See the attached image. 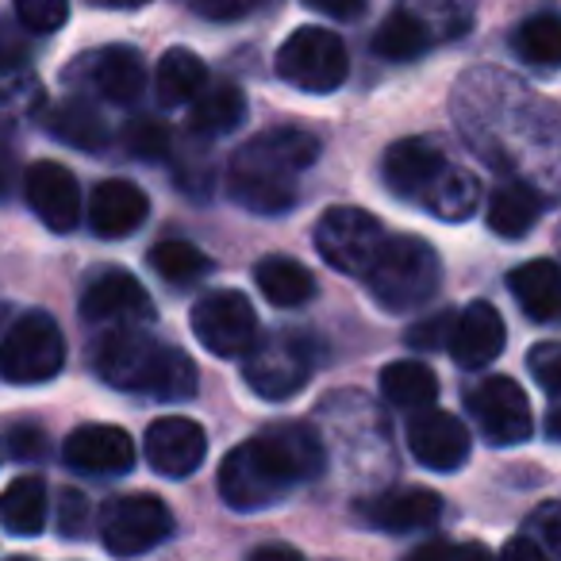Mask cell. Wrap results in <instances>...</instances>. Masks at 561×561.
I'll return each instance as SVG.
<instances>
[{"label":"cell","instance_id":"obj_1","mask_svg":"<svg viewBox=\"0 0 561 561\" xmlns=\"http://www.w3.org/2000/svg\"><path fill=\"white\" fill-rule=\"evenodd\" d=\"M328 466V446L308 423H270L262 435L239 443L219 466V496L234 512H265L312 481Z\"/></svg>","mask_w":561,"mask_h":561},{"label":"cell","instance_id":"obj_2","mask_svg":"<svg viewBox=\"0 0 561 561\" xmlns=\"http://www.w3.org/2000/svg\"><path fill=\"white\" fill-rule=\"evenodd\" d=\"M320 158V139L300 127H270L234 150L227 193L239 208L280 216L297 204V178Z\"/></svg>","mask_w":561,"mask_h":561},{"label":"cell","instance_id":"obj_3","mask_svg":"<svg viewBox=\"0 0 561 561\" xmlns=\"http://www.w3.org/2000/svg\"><path fill=\"white\" fill-rule=\"evenodd\" d=\"M93 369L112 389L150 400H188L196 392V377H201L188 354L135 328L108 331L93 346Z\"/></svg>","mask_w":561,"mask_h":561},{"label":"cell","instance_id":"obj_4","mask_svg":"<svg viewBox=\"0 0 561 561\" xmlns=\"http://www.w3.org/2000/svg\"><path fill=\"white\" fill-rule=\"evenodd\" d=\"M443 265L427 239L420 234H389L381 254L366 270L369 297L385 312H415L438 293Z\"/></svg>","mask_w":561,"mask_h":561},{"label":"cell","instance_id":"obj_5","mask_svg":"<svg viewBox=\"0 0 561 561\" xmlns=\"http://www.w3.org/2000/svg\"><path fill=\"white\" fill-rule=\"evenodd\" d=\"M316 339L305 331H273L247 354V385L262 400H289L308 385L316 369Z\"/></svg>","mask_w":561,"mask_h":561},{"label":"cell","instance_id":"obj_6","mask_svg":"<svg viewBox=\"0 0 561 561\" xmlns=\"http://www.w3.org/2000/svg\"><path fill=\"white\" fill-rule=\"evenodd\" d=\"M346 73H351V55L331 27H297L277 50V78L300 93H335Z\"/></svg>","mask_w":561,"mask_h":561},{"label":"cell","instance_id":"obj_7","mask_svg":"<svg viewBox=\"0 0 561 561\" xmlns=\"http://www.w3.org/2000/svg\"><path fill=\"white\" fill-rule=\"evenodd\" d=\"M66 366L62 328L47 312H27L0 339V377L12 385H43Z\"/></svg>","mask_w":561,"mask_h":561},{"label":"cell","instance_id":"obj_8","mask_svg":"<svg viewBox=\"0 0 561 561\" xmlns=\"http://www.w3.org/2000/svg\"><path fill=\"white\" fill-rule=\"evenodd\" d=\"M173 535V512L162 496L131 492L101 512V542L112 558H142Z\"/></svg>","mask_w":561,"mask_h":561},{"label":"cell","instance_id":"obj_9","mask_svg":"<svg viewBox=\"0 0 561 561\" xmlns=\"http://www.w3.org/2000/svg\"><path fill=\"white\" fill-rule=\"evenodd\" d=\"M385 239H389L385 224L366 208H328L316 224V250L323 254V262L351 277H366Z\"/></svg>","mask_w":561,"mask_h":561},{"label":"cell","instance_id":"obj_10","mask_svg":"<svg viewBox=\"0 0 561 561\" xmlns=\"http://www.w3.org/2000/svg\"><path fill=\"white\" fill-rule=\"evenodd\" d=\"M193 335L201 339V346L216 358H247L250 346L257 343V316L242 293L219 289L208 293L193 305L188 312Z\"/></svg>","mask_w":561,"mask_h":561},{"label":"cell","instance_id":"obj_11","mask_svg":"<svg viewBox=\"0 0 561 561\" xmlns=\"http://www.w3.org/2000/svg\"><path fill=\"white\" fill-rule=\"evenodd\" d=\"M466 408L492 446H519L535 435V412L519 381L496 374L466 389Z\"/></svg>","mask_w":561,"mask_h":561},{"label":"cell","instance_id":"obj_12","mask_svg":"<svg viewBox=\"0 0 561 561\" xmlns=\"http://www.w3.org/2000/svg\"><path fill=\"white\" fill-rule=\"evenodd\" d=\"M81 320L93 328H147L154 320V300L124 270H108L81 297Z\"/></svg>","mask_w":561,"mask_h":561},{"label":"cell","instance_id":"obj_13","mask_svg":"<svg viewBox=\"0 0 561 561\" xmlns=\"http://www.w3.org/2000/svg\"><path fill=\"white\" fill-rule=\"evenodd\" d=\"M469 431L458 415L443 412V408H420L408 423V450L420 466L438 469V473H454L469 461Z\"/></svg>","mask_w":561,"mask_h":561},{"label":"cell","instance_id":"obj_14","mask_svg":"<svg viewBox=\"0 0 561 561\" xmlns=\"http://www.w3.org/2000/svg\"><path fill=\"white\" fill-rule=\"evenodd\" d=\"M142 454H147L154 473L181 481V477L201 469L204 454H208V435L188 415H162L150 423L147 438H142Z\"/></svg>","mask_w":561,"mask_h":561},{"label":"cell","instance_id":"obj_15","mask_svg":"<svg viewBox=\"0 0 561 561\" xmlns=\"http://www.w3.org/2000/svg\"><path fill=\"white\" fill-rule=\"evenodd\" d=\"M85 81L93 93H101L112 104H135L147 85L139 50L131 47H104L96 55H85L73 70H66V81Z\"/></svg>","mask_w":561,"mask_h":561},{"label":"cell","instance_id":"obj_16","mask_svg":"<svg viewBox=\"0 0 561 561\" xmlns=\"http://www.w3.org/2000/svg\"><path fill=\"white\" fill-rule=\"evenodd\" d=\"M24 193L32 211L55 234H70L81 219V188L78 178L62 162H35L24 178Z\"/></svg>","mask_w":561,"mask_h":561},{"label":"cell","instance_id":"obj_17","mask_svg":"<svg viewBox=\"0 0 561 561\" xmlns=\"http://www.w3.org/2000/svg\"><path fill=\"white\" fill-rule=\"evenodd\" d=\"M450 165L446 150L438 147L435 139H400L385 150V162H381V178L385 185L392 188L397 196L404 201H423L427 188L443 178V170Z\"/></svg>","mask_w":561,"mask_h":561},{"label":"cell","instance_id":"obj_18","mask_svg":"<svg viewBox=\"0 0 561 561\" xmlns=\"http://www.w3.org/2000/svg\"><path fill=\"white\" fill-rule=\"evenodd\" d=\"M358 519L389 535H412L443 519V496L431 489H389L362 500Z\"/></svg>","mask_w":561,"mask_h":561},{"label":"cell","instance_id":"obj_19","mask_svg":"<svg viewBox=\"0 0 561 561\" xmlns=\"http://www.w3.org/2000/svg\"><path fill=\"white\" fill-rule=\"evenodd\" d=\"M62 458L81 473H127L135 466V443L124 427L112 423H85L70 431L62 446Z\"/></svg>","mask_w":561,"mask_h":561},{"label":"cell","instance_id":"obj_20","mask_svg":"<svg viewBox=\"0 0 561 561\" xmlns=\"http://www.w3.org/2000/svg\"><path fill=\"white\" fill-rule=\"evenodd\" d=\"M504 343H507V328L489 300H473L466 312L454 316V331H450V339H446V346H450L454 362H458L461 369L489 366L492 358H500Z\"/></svg>","mask_w":561,"mask_h":561},{"label":"cell","instance_id":"obj_21","mask_svg":"<svg viewBox=\"0 0 561 561\" xmlns=\"http://www.w3.org/2000/svg\"><path fill=\"white\" fill-rule=\"evenodd\" d=\"M150 216V201L139 185L124 178L101 181L89 201V224L101 239H127L131 231H139Z\"/></svg>","mask_w":561,"mask_h":561},{"label":"cell","instance_id":"obj_22","mask_svg":"<svg viewBox=\"0 0 561 561\" xmlns=\"http://www.w3.org/2000/svg\"><path fill=\"white\" fill-rule=\"evenodd\" d=\"M507 289H512L515 305L530 316L535 323H553L561 305V273L550 257H535V262L519 265L507 273Z\"/></svg>","mask_w":561,"mask_h":561},{"label":"cell","instance_id":"obj_23","mask_svg":"<svg viewBox=\"0 0 561 561\" xmlns=\"http://www.w3.org/2000/svg\"><path fill=\"white\" fill-rule=\"evenodd\" d=\"M546 196L530 181H504L489 201V227L500 239H523L542 219Z\"/></svg>","mask_w":561,"mask_h":561},{"label":"cell","instance_id":"obj_24","mask_svg":"<svg viewBox=\"0 0 561 561\" xmlns=\"http://www.w3.org/2000/svg\"><path fill=\"white\" fill-rule=\"evenodd\" d=\"M254 280L262 297L277 308H305L316 297V277L308 265H300L297 257L270 254L254 265Z\"/></svg>","mask_w":561,"mask_h":561},{"label":"cell","instance_id":"obj_25","mask_svg":"<svg viewBox=\"0 0 561 561\" xmlns=\"http://www.w3.org/2000/svg\"><path fill=\"white\" fill-rule=\"evenodd\" d=\"M193 112H188V131L201 139H216V135H231L234 127L247 119V96L239 85L224 81V85H204L193 96Z\"/></svg>","mask_w":561,"mask_h":561},{"label":"cell","instance_id":"obj_26","mask_svg":"<svg viewBox=\"0 0 561 561\" xmlns=\"http://www.w3.org/2000/svg\"><path fill=\"white\" fill-rule=\"evenodd\" d=\"M431 47H435V27L408 9L389 12L374 35V55L385 62H415Z\"/></svg>","mask_w":561,"mask_h":561},{"label":"cell","instance_id":"obj_27","mask_svg":"<svg viewBox=\"0 0 561 561\" xmlns=\"http://www.w3.org/2000/svg\"><path fill=\"white\" fill-rule=\"evenodd\" d=\"M0 523L20 538H32L47 527V484H43V477H16L0 492Z\"/></svg>","mask_w":561,"mask_h":561},{"label":"cell","instance_id":"obj_28","mask_svg":"<svg viewBox=\"0 0 561 561\" xmlns=\"http://www.w3.org/2000/svg\"><path fill=\"white\" fill-rule=\"evenodd\" d=\"M204 85H208V66H204L201 55H193V50H185V47L165 50L162 62H158V73H154L158 101H162L165 108L188 104Z\"/></svg>","mask_w":561,"mask_h":561},{"label":"cell","instance_id":"obj_29","mask_svg":"<svg viewBox=\"0 0 561 561\" xmlns=\"http://www.w3.org/2000/svg\"><path fill=\"white\" fill-rule=\"evenodd\" d=\"M381 392L389 404L404 408V412H420V408H431L438 400V377L423 362L400 358L381 369Z\"/></svg>","mask_w":561,"mask_h":561},{"label":"cell","instance_id":"obj_30","mask_svg":"<svg viewBox=\"0 0 561 561\" xmlns=\"http://www.w3.org/2000/svg\"><path fill=\"white\" fill-rule=\"evenodd\" d=\"M47 131L58 142H70L78 150H101L108 147V124L101 119V112L85 101H62L58 108H50L47 116Z\"/></svg>","mask_w":561,"mask_h":561},{"label":"cell","instance_id":"obj_31","mask_svg":"<svg viewBox=\"0 0 561 561\" xmlns=\"http://www.w3.org/2000/svg\"><path fill=\"white\" fill-rule=\"evenodd\" d=\"M477 201H481V181L469 170L446 165L443 178L427 188V196L420 204L438 219H469L477 211Z\"/></svg>","mask_w":561,"mask_h":561},{"label":"cell","instance_id":"obj_32","mask_svg":"<svg viewBox=\"0 0 561 561\" xmlns=\"http://www.w3.org/2000/svg\"><path fill=\"white\" fill-rule=\"evenodd\" d=\"M512 50L523 58L527 66L538 70H553L561 58V24L553 12H538V16L523 20L512 35Z\"/></svg>","mask_w":561,"mask_h":561},{"label":"cell","instance_id":"obj_33","mask_svg":"<svg viewBox=\"0 0 561 561\" xmlns=\"http://www.w3.org/2000/svg\"><path fill=\"white\" fill-rule=\"evenodd\" d=\"M150 265H154V273H162L170 285H193V280H201L211 273V257L185 239L158 242V247L150 250Z\"/></svg>","mask_w":561,"mask_h":561},{"label":"cell","instance_id":"obj_34","mask_svg":"<svg viewBox=\"0 0 561 561\" xmlns=\"http://www.w3.org/2000/svg\"><path fill=\"white\" fill-rule=\"evenodd\" d=\"M43 108V85L27 70L0 73V124H20Z\"/></svg>","mask_w":561,"mask_h":561},{"label":"cell","instance_id":"obj_35","mask_svg":"<svg viewBox=\"0 0 561 561\" xmlns=\"http://www.w3.org/2000/svg\"><path fill=\"white\" fill-rule=\"evenodd\" d=\"M124 142H127V150H131L135 158H147V162H158V158L170 154L173 135H170V127H165L162 119L139 116V119H131V124H127Z\"/></svg>","mask_w":561,"mask_h":561},{"label":"cell","instance_id":"obj_36","mask_svg":"<svg viewBox=\"0 0 561 561\" xmlns=\"http://www.w3.org/2000/svg\"><path fill=\"white\" fill-rule=\"evenodd\" d=\"M16 20L35 35H55L70 20V0H12Z\"/></svg>","mask_w":561,"mask_h":561},{"label":"cell","instance_id":"obj_37","mask_svg":"<svg viewBox=\"0 0 561 561\" xmlns=\"http://www.w3.org/2000/svg\"><path fill=\"white\" fill-rule=\"evenodd\" d=\"M454 316L458 312H450V308H443V312H435V316H423V320H415L412 328H408L404 343L412 346V351H438V346L450 339Z\"/></svg>","mask_w":561,"mask_h":561},{"label":"cell","instance_id":"obj_38","mask_svg":"<svg viewBox=\"0 0 561 561\" xmlns=\"http://www.w3.org/2000/svg\"><path fill=\"white\" fill-rule=\"evenodd\" d=\"M408 561H496L481 542H423L420 550L408 553Z\"/></svg>","mask_w":561,"mask_h":561},{"label":"cell","instance_id":"obj_39","mask_svg":"<svg viewBox=\"0 0 561 561\" xmlns=\"http://www.w3.org/2000/svg\"><path fill=\"white\" fill-rule=\"evenodd\" d=\"M527 366L535 374V381L542 385L546 397H558V366H561V346L558 343H538L527 354Z\"/></svg>","mask_w":561,"mask_h":561},{"label":"cell","instance_id":"obj_40","mask_svg":"<svg viewBox=\"0 0 561 561\" xmlns=\"http://www.w3.org/2000/svg\"><path fill=\"white\" fill-rule=\"evenodd\" d=\"M404 9L415 12L420 20H438V24H446L450 32H461V24H466V12H461V0H404Z\"/></svg>","mask_w":561,"mask_h":561},{"label":"cell","instance_id":"obj_41","mask_svg":"<svg viewBox=\"0 0 561 561\" xmlns=\"http://www.w3.org/2000/svg\"><path fill=\"white\" fill-rule=\"evenodd\" d=\"M193 4V12L196 16H204V20H242V16H250V12H257L262 4H270V0H188Z\"/></svg>","mask_w":561,"mask_h":561},{"label":"cell","instance_id":"obj_42","mask_svg":"<svg viewBox=\"0 0 561 561\" xmlns=\"http://www.w3.org/2000/svg\"><path fill=\"white\" fill-rule=\"evenodd\" d=\"M9 454L20 461H35L47 454V435H43V427H35V423H16V427L9 431Z\"/></svg>","mask_w":561,"mask_h":561},{"label":"cell","instance_id":"obj_43","mask_svg":"<svg viewBox=\"0 0 561 561\" xmlns=\"http://www.w3.org/2000/svg\"><path fill=\"white\" fill-rule=\"evenodd\" d=\"M527 530H530L527 538H535V542L542 546V550L553 558V553H558V546H561V538H558V535H561V523H558V504H542V507H538V515L527 523Z\"/></svg>","mask_w":561,"mask_h":561},{"label":"cell","instance_id":"obj_44","mask_svg":"<svg viewBox=\"0 0 561 561\" xmlns=\"http://www.w3.org/2000/svg\"><path fill=\"white\" fill-rule=\"evenodd\" d=\"M300 4L331 20H358L366 12V0H300Z\"/></svg>","mask_w":561,"mask_h":561},{"label":"cell","instance_id":"obj_45","mask_svg":"<svg viewBox=\"0 0 561 561\" xmlns=\"http://www.w3.org/2000/svg\"><path fill=\"white\" fill-rule=\"evenodd\" d=\"M4 70H27V43L0 27V73Z\"/></svg>","mask_w":561,"mask_h":561},{"label":"cell","instance_id":"obj_46","mask_svg":"<svg viewBox=\"0 0 561 561\" xmlns=\"http://www.w3.org/2000/svg\"><path fill=\"white\" fill-rule=\"evenodd\" d=\"M496 561H553V558L542 550V546L535 542V538L519 535V538H512V542H507L504 550H500Z\"/></svg>","mask_w":561,"mask_h":561},{"label":"cell","instance_id":"obj_47","mask_svg":"<svg viewBox=\"0 0 561 561\" xmlns=\"http://www.w3.org/2000/svg\"><path fill=\"white\" fill-rule=\"evenodd\" d=\"M85 527V496L81 492H62V535H81Z\"/></svg>","mask_w":561,"mask_h":561},{"label":"cell","instance_id":"obj_48","mask_svg":"<svg viewBox=\"0 0 561 561\" xmlns=\"http://www.w3.org/2000/svg\"><path fill=\"white\" fill-rule=\"evenodd\" d=\"M12 181H16V154L9 150V142H0V201L9 196Z\"/></svg>","mask_w":561,"mask_h":561},{"label":"cell","instance_id":"obj_49","mask_svg":"<svg viewBox=\"0 0 561 561\" xmlns=\"http://www.w3.org/2000/svg\"><path fill=\"white\" fill-rule=\"evenodd\" d=\"M250 561H305L293 546H262V550L250 553Z\"/></svg>","mask_w":561,"mask_h":561},{"label":"cell","instance_id":"obj_50","mask_svg":"<svg viewBox=\"0 0 561 561\" xmlns=\"http://www.w3.org/2000/svg\"><path fill=\"white\" fill-rule=\"evenodd\" d=\"M104 9H147L150 0H96Z\"/></svg>","mask_w":561,"mask_h":561},{"label":"cell","instance_id":"obj_51","mask_svg":"<svg viewBox=\"0 0 561 561\" xmlns=\"http://www.w3.org/2000/svg\"><path fill=\"white\" fill-rule=\"evenodd\" d=\"M9 561H32V558H9Z\"/></svg>","mask_w":561,"mask_h":561}]
</instances>
